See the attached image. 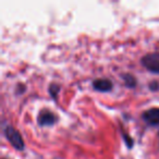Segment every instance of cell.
<instances>
[{
	"mask_svg": "<svg viewBox=\"0 0 159 159\" xmlns=\"http://www.w3.org/2000/svg\"><path fill=\"white\" fill-rule=\"evenodd\" d=\"M3 134H5L6 139H8V142L16 150H20V152L24 150L25 148L24 141H23V137L21 135V133L16 129H14L10 124H3Z\"/></svg>",
	"mask_w": 159,
	"mask_h": 159,
	"instance_id": "cell-1",
	"label": "cell"
},
{
	"mask_svg": "<svg viewBox=\"0 0 159 159\" xmlns=\"http://www.w3.org/2000/svg\"><path fill=\"white\" fill-rule=\"evenodd\" d=\"M141 64L149 72L159 74V51H154L143 56Z\"/></svg>",
	"mask_w": 159,
	"mask_h": 159,
	"instance_id": "cell-2",
	"label": "cell"
},
{
	"mask_svg": "<svg viewBox=\"0 0 159 159\" xmlns=\"http://www.w3.org/2000/svg\"><path fill=\"white\" fill-rule=\"evenodd\" d=\"M59 121V117L49 109H42L37 115V124L39 126H52Z\"/></svg>",
	"mask_w": 159,
	"mask_h": 159,
	"instance_id": "cell-3",
	"label": "cell"
},
{
	"mask_svg": "<svg viewBox=\"0 0 159 159\" xmlns=\"http://www.w3.org/2000/svg\"><path fill=\"white\" fill-rule=\"evenodd\" d=\"M142 119L149 126H159V108L154 107L142 113Z\"/></svg>",
	"mask_w": 159,
	"mask_h": 159,
	"instance_id": "cell-4",
	"label": "cell"
},
{
	"mask_svg": "<svg viewBox=\"0 0 159 159\" xmlns=\"http://www.w3.org/2000/svg\"><path fill=\"white\" fill-rule=\"evenodd\" d=\"M92 86L96 92L99 93H108L111 92L113 89V83L111 82V80L104 79V77H99V79H95L92 82Z\"/></svg>",
	"mask_w": 159,
	"mask_h": 159,
	"instance_id": "cell-5",
	"label": "cell"
},
{
	"mask_svg": "<svg viewBox=\"0 0 159 159\" xmlns=\"http://www.w3.org/2000/svg\"><path fill=\"white\" fill-rule=\"evenodd\" d=\"M121 79H122V81H123L124 85H125L128 89H134V87H136L137 81L134 75H132L131 73H122Z\"/></svg>",
	"mask_w": 159,
	"mask_h": 159,
	"instance_id": "cell-6",
	"label": "cell"
},
{
	"mask_svg": "<svg viewBox=\"0 0 159 159\" xmlns=\"http://www.w3.org/2000/svg\"><path fill=\"white\" fill-rule=\"evenodd\" d=\"M60 89H61V87H60V85L57 84V83H50V84H49L48 93H49V95H50V97L52 98L55 102H57V97H58V94H59Z\"/></svg>",
	"mask_w": 159,
	"mask_h": 159,
	"instance_id": "cell-7",
	"label": "cell"
},
{
	"mask_svg": "<svg viewBox=\"0 0 159 159\" xmlns=\"http://www.w3.org/2000/svg\"><path fill=\"white\" fill-rule=\"evenodd\" d=\"M121 134H122V139H123L125 145L128 146L129 149H131V148L134 146V141H133V139L131 137V135H129L128 133H125L124 130H121Z\"/></svg>",
	"mask_w": 159,
	"mask_h": 159,
	"instance_id": "cell-8",
	"label": "cell"
},
{
	"mask_svg": "<svg viewBox=\"0 0 159 159\" xmlns=\"http://www.w3.org/2000/svg\"><path fill=\"white\" fill-rule=\"evenodd\" d=\"M148 89L152 92L159 91V82L158 81H152V82L148 83Z\"/></svg>",
	"mask_w": 159,
	"mask_h": 159,
	"instance_id": "cell-9",
	"label": "cell"
},
{
	"mask_svg": "<svg viewBox=\"0 0 159 159\" xmlns=\"http://www.w3.org/2000/svg\"><path fill=\"white\" fill-rule=\"evenodd\" d=\"M1 159H6V158H1Z\"/></svg>",
	"mask_w": 159,
	"mask_h": 159,
	"instance_id": "cell-10",
	"label": "cell"
}]
</instances>
